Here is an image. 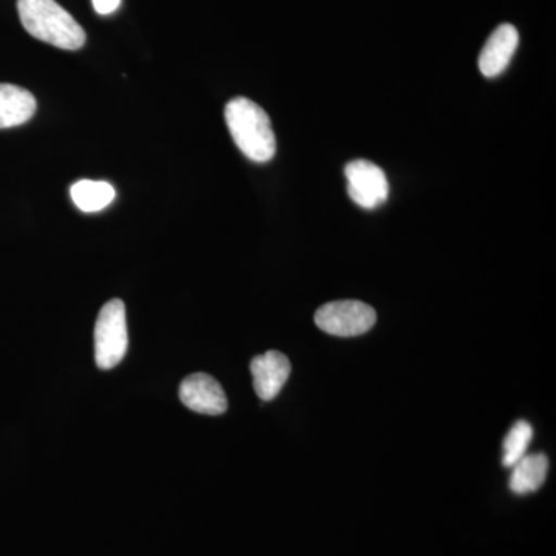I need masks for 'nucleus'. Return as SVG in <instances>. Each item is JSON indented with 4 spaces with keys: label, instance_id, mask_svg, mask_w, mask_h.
<instances>
[{
    "label": "nucleus",
    "instance_id": "9",
    "mask_svg": "<svg viewBox=\"0 0 556 556\" xmlns=\"http://www.w3.org/2000/svg\"><path fill=\"white\" fill-rule=\"evenodd\" d=\"M35 97L13 84H0V129L22 126L35 115Z\"/></svg>",
    "mask_w": 556,
    "mask_h": 556
},
{
    "label": "nucleus",
    "instance_id": "7",
    "mask_svg": "<svg viewBox=\"0 0 556 556\" xmlns=\"http://www.w3.org/2000/svg\"><path fill=\"white\" fill-rule=\"evenodd\" d=\"M252 379H254L255 393L262 401L269 402L280 394L281 388L291 376V362L278 351H268L252 358Z\"/></svg>",
    "mask_w": 556,
    "mask_h": 556
},
{
    "label": "nucleus",
    "instance_id": "6",
    "mask_svg": "<svg viewBox=\"0 0 556 556\" xmlns=\"http://www.w3.org/2000/svg\"><path fill=\"white\" fill-rule=\"evenodd\" d=\"M179 399L192 412L218 416L228 409V399L218 380L204 372H195L182 380Z\"/></svg>",
    "mask_w": 556,
    "mask_h": 556
},
{
    "label": "nucleus",
    "instance_id": "3",
    "mask_svg": "<svg viewBox=\"0 0 556 556\" xmlns=\"http://www.w3.org/2000/svg\"><path fill=\"white\" fill-rule=\"evenodd\" d=\"M129 346L126 306L121 300H110L98 316L94 327V358L98 368L112 369L123 361Z\"/></svg>",
    "mask_w": 556,
    "mask_h": 556
},
{
    "label": "nucleus",
    "instance_id": "10",
    "mask_svg": "<svg viewBox=\"0 0 556 556\" xmlns=\"http://www.w3.org/2000/svg\"><path fill=\"white\" fill-rule=\"evenodd\" d=\"M510 475V490L517 495H529L541 489L547 478L548 459L543 453L526 455L515 464Z\"/></svg>",
    "mask_w": 556,
    "mask_h": 556
},
{
    "label": "nucleus",
    "instance_id": "5",
    "mask_svg": "<svg viewBox=\"0 0 556 556\" xmlns=\"http://www.w3.org/2000/svg\"><path fill=\"white\" fill-rule=\"evenodd\" d=\"M348 195L364 208H376L386 203L390 185L386 172L368 160L351 161L345 167Z\"/></svg>",
    "mask_w": 556,
    "mask_h": 556
},
{
    "label": "nucleus",
    "instance_id": "4",
    "mask_svg": "<svg viewBox=\"0 0 556 556\" xmlns=\"http://www.w3.org/2000/svg\"><path fill=\"white\" fill-rule=\"evenodd\" d=\"M316 325L321 331L338 338H354L375 327L378 316L371 306L357 300L327 303L316 313Z\"/></svg>",
    "mask_w": 556,
    "mask_h": 556
},
{
    "label": "nucleus",
    "instance_id": "1",
    "mask_svg": "<svg viewBox=\"0 0 556 556\" xmlns=\"http://www.w3.org/2000/svg\"><path fill=\"white\" fill-rule=\"evenodd\" d=\"M226 124L233 142L247 159L268 163L277 150L276 135L268 113L248 98H233L225 110Z\"/></svg>",
    "mask_w": 556,
    "mask_h": 556
},
{
    "label": "nucleus",
    "instance_id": "2",
    "mask_svg": "<svg viewBox=\"0 0 556 556\" xmlns=\"http://www.w3.org/2000/svg\"><path fill=\"white\" fill-rule=\"evenodd\" d=\"M17 11L33 38L62 50H79L86 43L84 28L56 0H17Z\"/></svg>",
    "mask_w": 556,
    "mask_h": 556
},
{
    "label": "nucleus",
    "instance_id": "12",
    "mask_svg": "<svg viewBox=\"0 0 556 556\" xmlns=\"http://www.w3.org/2000/svg\"><path fill=\"white\" fill-rule=\"evenodd\" d=\"M532 438V426L526 420H518L504 439L503 466L511 468L521 457H525Z\"/></svg>",
    "mask_w": 556,
    "mask_h": 556
},
{
    "label": "nucleus",
    "instance_id": "11",
    "mask_svg": "<svg viewBox=\"0 0 556 556\" xmlns=\"http://www.w3.org/2000/svg\"><path fill=\"white\" fill-rule=\"evenodd\" d=\"M73 203L83 212H98L108 207L115 200V189L105 181L83 179L72 186Z\"/></svg>",
    "mask_w": 556,
    "mask_h": 556
},
{
    "label": "nucleus",
    "instance_id": "8",
    "mask_svg": "<svg viewBox=\"0 0 556 556\" xmlns=\"http://www.w3.org/2000/svg\"><path fill=\"white\" fill-rule=\"evenodd\" d=\"M519 35L510 24H503L486 39L484 49L479 54V70L485 78H496L510 64L518 49Z\"/></svg>",
    "mask_w": 556,
    "mask_h": 556
},
{
    "label": "nucleus",
    "instance_id": "13",
    "mask_svg": "<svg viewBox=\"0 0 556 556\" xmlns=\"http://www.w3.org/2000/svg\"><path fill=\"white\" fill-rule=\"evenodd\" d=\"M91 2H93L97 13L108 16V14H112L113 11L118 10L121 0H91Z\"/></svg>",
    "mask_w": 556,
    "mask_h": 556
}]
</instances>
